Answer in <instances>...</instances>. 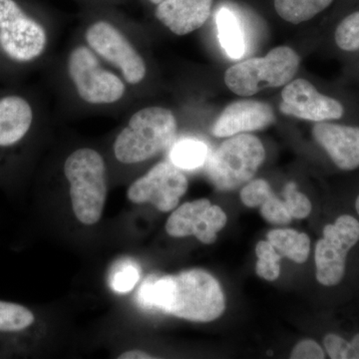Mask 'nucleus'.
Listing matches in <instances>:
<instances>
[{
	"instance_id": "6",
	"label": "nucleus",
	"mask_w": 359,
	"mask_h": 359,
	"mask_svg": "<svg viewBox=\"0 0 359 359\" xmlns=\"http://www.w3.org/2000/svg\"><path fill=\"white\" fill-rule=\"evenodd\" d=\"M266 158L263 143L250 134H238L223 142L210 157L208 175L219 191H231L249 183Z\"/></svg>"
},
{
	"instance_id": "13",
	"label": "nucleus",
	"mask_w": 359,
	"mask_h": 359,
	"mask_svg": "<svg viewBox=\"0 0 359 359\" xmlns=\"http://www.w3.org/2000/svg\"><path fill=\"white\" fill-rule=\"evenodd\" d=\"M313 136L339 170L359 169V127L318 122L313 126Z\"/></svg>"
},
{
	"instance_id": "28",
	"label": "nucleus",
	"mask_w": 359,
	"mask_h": 359,
	"mask_svg": "<svg viewBox=\"0 0 359 359\" xmlns=\"http://www.w3.org/2000/svg\"><path fill=\"white\" fill-rule=\"evenodd\" d=\"M323 347L330 358L351 359V346L348 342L334 332H328L323 337Z\"/></svg>"
},
{
	"instance_id": "15",
	"label": "nucleus",
	"mask_w": 359,
	"mask_h": 359,
	"mask_svg": "<svg viewBox=\"0 0 359 359\" xmlns=\"http://www.w3.org/2000/svg\"><path fill=\"white\" fill-rule=\"evenodd\" d=\"M214 0H163L155 14L157 20L177 35L199 29L209 20Z\"/></svg>"
},
{
	"instance_id": "27",
	"label": "nucleus",
	"mask_w": 359,
	"mask_h": 359,
	"mask_svg": "<svg viewBox=\"0 0 359 359\" xmlns=\"http://www.w3.org/2000/svg\"><path fill=\"white\" fill-rule=\"evenodd\" d=\"M139 271L132 264H125L119 268L111 278V287L116 292L125 294L133 290L136 283H138Z\"/></svg>"
},
{
	"instance_id": "11",
	"label": "nucleus",
	"mask_w": 359,
	"mask_h": 359,
	"mask_svg": "<svg viewBox=\"0 0 359 359\" xmlns=\"http://www.w3.org/2000/svg\"><path fill=\"white\" fill-rule=\"evenodd\" d=\"M226 212L208 199L185 203L172 212L168 219L166 231L171 237L195 236L203 244L216 242L217 235L226 226Z\"/></svg>"
},
{
	"instance_id": "25",
	"label": "nucleus",
	"mask_w": 359,
	"mask_h": 359,
	"mask_svg": "<svg viewBox=\"0 0 359 359\" xmlns=\"http://www.w3.org/2000/svg\"><path fill=\"white\" fill-rule=\"evenodd\" d=\"M259 208L262 217L269 224L285 226L292 221V216L285 207V201L276 196L273 191H271Z\"/></svg>"
},
{
	"instance_id": "16",
	"label": "nucleus",
	"mask_w": 359,
	"mask_h": 359,
	"mask_svg": "<svg viewBox=\"0 0 359 359\" xmlns=\"http://www.w3.org/2000/svg\"><path fill=\"white\" fill-rule=\"evenodd\" d=\"M32 121V108L25 98L6 96L0 99V147H8L22 140Z\"/></svg>"
},
{
	"instance_id": "3",
	"label": "nucleus",
	"mask_w": 359,
	"mask_h": 359,
	"mask_svg": "<svg viewBox=\"0 0 359 359\" xmlns=\"http://www.w3.org/2000/svg\"><path fill=\"white\" fill-rule=\"evenodd\" d=\"M65 175L69 182L71 202L77 219L87 226L98 223L107 197L102 156L93 149H78L66 159Z\"/></svg>"
},
{
	"instance_id": "8",
	"label": "nucleus",
	"mask_w": 359,
	"mask_h": 359,
	"mask_svg": "<svg viewBox=\"0 0 359 359\" xmlns=\"http://www.w3.org/2000/svg\"><path fill=\"white\" fill-rule=\"evenodd\" d=\"M68 74L78 95L92 105H109L121 100L126 85L114 73L101 66L91 48L75 47L67 61Z\"/></svg>"
},
{
	"instance_id": "32",
	"label": "nucleus",
	"mask_w": 359,
	"mask_h": 359,
	"mask_svg": "<svg viewBox=\"0 0 359 359\" xmlns=\"http://www.w3.org/2000/svg\"><path fill=\"white\" fill-rule=\"evenodd\" d=\"M147 1L151 2V4H155V6H158V4H161L163 0H147Z\"/></svg>"
},
{
	"instance_id": "4",
	"label": "nucleus",
	"mask_w": 359,
	"mask_h": 359,
	"mask_svg": "<svg viewBox=\"0 0 359 359\" xmlns=\"http://www.w3.org/2000/svg\"><path fill=\"white\" fill-rule=\"evenodd\" d=\"M299 63L301 58L294 49L276 47L264 57L248 59L231 66L224 73V83L238 96H252L264 89L290 83Z\"/></svg>"
},
{
	"instance_id": "24",
	"label": "nucleus",
	"mask_w": 359,
	"mask_h": 359,
	"mask_svg": "<svg viewBox=\"0 0 359 359\" xmlns=\"http://www.w3.org/2000/svg\"><path fill=\"white\" fill-rule=\"evenodd\" d=\"M283 199L292 219H306L311 215L313 205L304 194L299 192L294 182H290L285 185Z\"/></svg>"
},
{
	"instance_id": "23",
	"label": "nucleus",
	"mask_w": 359,
	"mask_h": 359,
	"mask_svg": "<svg viewBox=\"0 0 359 359\" xmlns=\"http://www.w3.org/2000/svg\"><path fill=\"white\" fill-rule=\"evenodd\" d=\"M334 39L341 50H359V11L349 14L341 20L335 29Z\"/></svg>"
},
{
	"instance_id": "21",
	"label": "nucleus",
	"mask_w": 359,
	"mask_h": 359,
	"mask_svg": "<svg viewBox=\"0 0 359 359\" xmlns=\"http://www.w3.org/2000/svg\"><path fill=\"white\" fill-rule=\"evenodd\" d=\"M34 316L20 304L0 301V332H20L32 325Z\"/></svg>"
},
{
	"instance_id": "19",
	"label": "nucleus",
	"mask_w": 359,
	"mask_h": 359,
	"mask_svg": "<svg viewBox=\"0 0 359 359\" xmlns=\"http://www.w3.org/2000/svg\"><path fill=\"white\" fill-rule=\"evenodd\" d=\"M332 2L334 0H273V6L283 20L299 25L323 13Z\"/></svg>"
},
{
	"instance_id": "22",
	"label": "nucleus",
	"mask_w": 359,
	"mask_h": 359,
	"mask_svg": "<svg viewBox=\"0 0 359 359\" xmlns=\"http://www.w3.org/2000/svg\"><path fill=\"white\" fill-rule=\"evenodd\" d=\"M257 263L256 273L259 278L273 282L280 275V259L278 254L269 241H261L256 247Z\"/></svg>"
},
{
	"instance_id": "7",
	"label": "nucleus",
	"mask_w": 359,
	"mask_h": 359,
	"mask_svg": "<svg viewBox=\"0 0 359 359\" xmlns=\"http://www.w3.org/2000/svg\"><path fill=\"white\" fill-rule=\"evenodd\" d=\"M46 29L16 0H0V50L18 63L32 62L46 49Z\"/></svg>"
},
{
	"instance_id": "26",
	"label": "nucleus",
	"mask_w": 359,
	"mask_h": 359,
	"mask_svg": "<svg viewBox=\"0 0 359 359\" xmlns=\"http://www.w3.org/2000/svg\"><path fill=\"white\" fill-rule=\"evenodd\" d=\"M271 186L266 180L250 181L241 191V200L249 208L259 207L271 192Z\"/></svg>"
},
{
	"instance_id": "17",
	"label": "nucleus",
	"mask_w": 359,
	"mask_h": 359,
	"mask_svg": "<svg viewBox=\"0 0 359 359\" xmlns=\"http://www.w3.org/2000/svg\"><path fill=\"white\" fill-rule=\"evenodd\" d=\"M268 241L282 257L297 264L306 263L311 252V238L292 229H276L268 233Z\"/></svg>"
},
{
	"instance_id": "20",
	"label": "nucleus",
	"mask_w": 359,
	"mask_h": 359,
	"mask_svg": "<svg viewBox=\"0 0 359 359\" xmlns=\"http://www.w3.org/2000/svg\"><path fill=\"white\" fill-rule=\"evenodd\" d=\"M208 147L204 142L196 139H184L177 142L170 151V160L182 170L197 169L205 164Z\"/></svg>"
},
{
	"instance_id": "29",
	"label": "nucleus",
	"mask_w": 359,
	"mask_h": 359,
	"mask_svg": "<svg viewBox=\"0 0 359 359\" xmlns=\"http://www.w3.org/2000/svg\"><path fill=\"white\" fill-rule=\"evenodd\" d=\"M292 359H323L325 351L313 339H306L299 342L290 353Z\"/></svg>"
},
{
	"instance_id": "2",
	"label": "nucleus",
	"mask_w": 359,
	"mask_h": 359,
	"mask_svg": "<svg viewBox=\"0 0 359 359\" xmlns=\"http://www.w3.org/2000/svg\"><path fill=\"white\" fill-rule=\"evenodd\" d=\"M177 130L178 123L171 110L159 106L142 108L116 138V159L123 164L145 162L173 145Z\"/></svg>"
},
{
	"instance_id": "31",
	"label": "nucleus",
	"mask_w": 359,
	"mask_h": 359,
	"mask_svg": "<svg viewBox=\"0 0 359 359\" xmlns=\"http://www.w3.org/2000/svg\"><path fill=\"white\" fill-rule=\"evenodd\" d=\"M353 205L354 210H355L356 215H358L359 219V193L358 196H356L355 199H354Z\"/></svg>"
},
{
	"instance_id": "1",
	"label": "nucleus",
	"mask_w": 359,
	"mask_h": 359,
	"mask_svg": "<svg viewBox=\"0 0 359 359\" xmlns=\"http://www.w3.org/2000/svg\"><path fill=\"white\" fill-rule=\"evenodd\" d=\"M139 302L176 318L210 323L226 309V297L218 280L203 269H191L177 276L149 278L139 290Z\"/></svg>"
},
{
	"instance_id": "30",
	"label": "nucleus",
	"mask_w": 359,
	"mask_h": 359,
	"mask_svg": "<svg viewBox=\"0 0 359 359\" xmlns=\"http://www.w3.org/2000/svg\"><path fill=\"white\" fill-rule=\"evenodd\" d=\"M120 359H150L154 358L153 356H151L150 354L144 353V351H127V353H122L121 355L119 356Z\"/></svg>"
},
{
	"instance_id": "14",
	"label": "nucleus",
	"mask_w": 359,
	"mask_h": 359,
	"mask_svg": "<svg viewBox=\"0 0 359 359\" xmlns=\"http://www.w3.org/2000/svg\"><path fill=\"white\" fill-rule=\"evenodd\" d=\"M275 113L269 104L255 100H240L224 108L212 127L219 138L259 131L275 122Z\"/></svg>"
},
{
	"instance_id": "12",
	"label": "nucleus",
	"mask_w": 359,
	"mask_h": 359,
	"mask_svg": "<svg viewBox=\"0 0 359 359\" xmlns=\"http://www.w3.org/2000/svg\"><path fill=\"white\" fill-rule=\"evenodd\" d=\"M283 114L313 122L334 121L344 117V107L332 97L323 95L311 82L295 79L282 92Z\"/></svg>"
},
{
	"instance_id": "18",
	"label": "nucleus",
	"mask_w": 359,
	"mask_h": 359,
	"mask_svg": "<svg viewBox=\"0 0 359 359\" xmlns=\"http://www.w3.org/2000/svg\"><path fill=\"white\" fill-rule=\"evenodd\" d=\"M219 39L222 46L233 59L243 57L245 51V34L241 21L230 9L222 8L217 14Z\"/></svg>"
},
{
	"instance_id": "10",
	"label": "nucleus",
	"mask_w": 359,
	"mask_h": 359,
	"mask_svg": "<svg viewBox=\"0 0 359 359\" xmlns=\"http://www.w3.org/2000/svg\"><path fill=\"white\" fill-rule=\"evenodd\" d=\"M188 187L181 169L172 162H161L129 187L127 197L135 204L149 203L167 212L178 205Z\"/></svg>"
},
{
	"instance_id": "5",
	"label": "nucleus",
	"mask_w": 359,
	"mask_h": 359,
	"mask_svg": "<svg viewBox=\"0 0 359 359\" xmlns=\"http://www.w3.org/2000/svg\"><path fill=\"white\" fill-rule=\"evenodd\" d=\"M359 247V219L348 212L323 226L314 250L316 278L327 289H337L348 275L349 263Z\"/></svg>"
},
{
	"instance_id": "9",
	"label": "nucleus",
	"mask_w": 359,
	"mask_h": 359,
	"mask_svg": "<svg viewBox=\"0 0 359 359\" xmlns=\"http://www.w3.org/2000/svg\"><path fill=\"white\" fill-rule=\"evenodd\" d=\"M85 39L89 48L120 70L127 83L140 84L147 74L141 54L113 23L98 20L87 28Z\"/></svg>"
}]
</instances>
